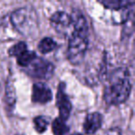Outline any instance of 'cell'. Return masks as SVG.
<instances>
[{
	"mask_svg": "<svg viewBox=\"0 0 135 135\" xmlns=\"http://www.w3.org/2000/svg\"><path fill=\"white\" fill-rule=\"evenodd\" d=\"M56 47V43L50 37H45L40 41L38 45V50L42 54H48Z\"/></svg>",
	"mask_w": 135,
	"mask_h": 135,
	"instance_id": "cell-11",
	"label": "cell"
},
{
	"mask_svg": "<svg viewBox=\"0 0 135 135\" xmlns=\"http://www.w3.org/2000/svg\"><path fill=\"white\" fill-rule=\"evenodd\" d=\"M131 92L129 70L126 68H118L107 78L104 91V100L108 105H120L126 102Z\"/></svg>",
	"mask_w": 135,
	"mask_h": 135,
	"instance_id": "cell-1",
	"label": "cell"
},
{
	"mask_svg": "<svg viewBox=\"0 0 135 135\" xmlns=\"http://www.w3.org/2000/svg\"><path fill=\"white\" fill-rule=\"evenodd\" d=\"M16 135H23V134H16Z\"/></svg>",
	"mask_w": 135,
	"mask_h": 135,
	"instance_id": "cell-16",
	"label": "cell"
},
{
	"mask_svg": "<svg viewBox=\"0 0 135 135\" xmlns=\"http://www.w3.org/2000/svg\"><path fill=\"white\" fill-rule=\"evenodd\" d=\"M27 45L24 42H19L18 44L14 45L11 48L8 50V55L14 57H18L21 53H23L25 50H27Z\"/></svg>",
	"mask_w": 135,
	"mask_h": 135,
	"instance_id": "cell-14",
	"label": "cell"
},
{
	"mask_svg": "<svg viewBox=\"0 0 135 135\" xmlns=\"http://www.w3.org/2000/svg\"><path fill=\"white\" fill-rule=\"evenodd\" d=\"M52 131L54 135H65L70 131V127L66 124V121L56 118L52 123Z\"/></svg>",
	"mask_w": 135,
	"mask_h": 135,
	"instance_id": "cell-10",
	"label": "cell"
},
{
	"mask_svg": "<svg viewBox=\"0 0 135 135\" xmlns=\"http://www.w3.org/2000/svg\"><path fill=\"white\" fill-rule=\"evenodd\" d=\"M89 29H73L68 45V59L72 65L83 63L88 49Z\"/></svg>",
	"mask_w": 135,
	"mask_h": 135,
	"instance_id": "cell-3",
	"label": "cell"
},
{
	"mask_svg": "<svg viewBox=\"0 0 135 135\" xmlns=\"http://www.w3.org/2000/svg\"><path fill=\"white\" fill-rule=\"evenodd\" d=\"M23 70L25 73L34 79L47 81L52 78L55 67L50 61L36 56L26 67L23 68Z\"/></svg>",
	"mask_w": 135,
	"mask_h": 135,
	"instance_id": "cell-4",
	"label": "cell"
},
{
	"mask_svg": "<svg viewBox=\"0 0 135 135\" xmlns=\"http://www.w3.org/2000/svg\"><path fill=\"white\" fill-rule=\"evenodd\" d=\"M53 99V94L51 89L44 83H36L32 86V101L33 103L45 105Z\"/></svg>",
	"mask_w": 135,
	"mask_h": 135,
	"instance_id": "cell-7",
	"label": "cell"
},
{
	"mask_svg": "<svg viewBox=\"0 0 135 135\" xmlns=\"http://www.w3.org/2000/svg\"><path fill=\"white\" fill-rule=\"evenodd\" d=\"M33 124L34 129L38 133H44L49 125V118L45 116L36 117L33 119Z\"/></svg>",
	"mask_w": 135,
	"mask_h": 135,
	"instance_id": "cell-13",
	"label": "cell"
},
{
	"mask_svg": "<svg viewBox=\"0 0 135 135\" xmlns=\"http://www.w3.org/2000/svg\"><path fill=\"white\" fill-rule=\"evenodd\" d=\"M70 135H83V134H81V133H79V132H75V133H72V134H70Z\"/></svg>",
	"mask_w": 135,
	"mask_h": 135,
	"instance_id": "cell-15",
	"label": "cell"
},
{
	"mask_svg": "<svg viewBox=\"0 0 135 135\" xmlns=\"http://www.w3.org/2000/svg\"><path fill=\"white\" fill-rule=\"evenodd\" d=\"M6 103L10 107H14L16 103V92L10 80L6 85Z\"/></svg>",
	"mask_w": 135,
	"mask_h": 135,
	"instance_id": "cell-12",
	"label": "cell"
},
{
	"mask_svg": "<svg viewBox=\"0 0 135 135\" xmlns=\"http://www.w3.org/2000/svg\"><path fill=\"white\" fill-rule=\"evenodd\" d=\"M103 122V117L100 113L93 112L86 116L83 123L84 132L88 135L94 134L101 128Z\"/></svg>",
	"mask_w": 135,
	"mask_h": 135,
	"instance_id": "cell-8",
	"label": "cell"
},
{
	"mask_svg": "<svg viewBox=\"0 0 135 135\" xmlns=\"http://www.w3.org/2000/svg\"><path fill=\"white\" fill-rule=\"evenodd\" d=\"M102 6L105 7L107 9H110L112 11H119L126 8L134 6L133 1H117V0H105V1H99Z\"/></svg>",
	"mask_w": 135,
	"mask_h": 135,
	"instance_id": "cell-9",
	"label": "cell"
},
{
	"mask_svg": "<svg viewBox=\"0 0 135 135\" xmlns=\"http://www.w3.org/2000/svg\"><path fill=\"white\" fill-rule=\"evenodd\" d=\"M66 84L64 83H60L57 87L56 93V107L59 110V117L64 121H67L70 118V112L72 109V105L70 98L66 94Z\"/></svg>",
	"mask_w": 135,
	"mask_h": 135,
	"instance_id": "cell-5",
	"label": "cell"
},
{
	"mask_svg": "<svg viewBox=\"0 0 135 135\" xmlns=\"http://www.w3.org/2000/svg\"><path fill=\"white\" fill-rule=\"evenodd\" d=\"M51 26L60 34H67L72 28L71 16L64 11L55 12L50 18Z\"/></svg>",
	"mask_w": 135,
	"mask_h": 135,
	"instance_id": "cell-6",
	"label": "cell"
},
{
	"mask_svg": "<svg viewBox=\"0 0 135 135\" xmlns=\"http://www.w3.org/2000/svg\"><path fill=\"white\" fill-rule=\"evenodd\" d=\"M10 21L19 33L27 38H34L39 30V19L32 7H23L13 11Z\"/></svg>",
	"mask_w": 135,
	"mask_h": 135,
	"instance_id": "cell-2",
	"label": "cell"
}]
</instances>
